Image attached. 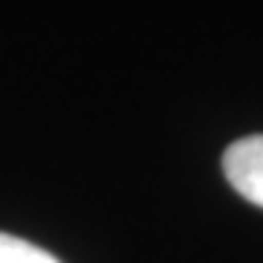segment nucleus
Instances as JSON below:
<instances>
[{
	"mask_svg": "<svg viewBox=\"0 0 263 263\" xmlns=\"http://www.w3.org/2000/svg\"><path fill=\"white\" fill-rule=\"evenodd\" d=\"M228 184L252 205L263 208V135L234 141L222 155Z\"/></svg>",
	"mask_w": 263,
	"mask_h": 263,
	"instance_id": "1",
	"label": "nucleus"
},
{
	"mask_svg": "<svg viewBox=\"0 0 263 263\" xmlns=\"http://www.w3.org/2000/svg\"><path fill=\"white\" fill-rule=\"evenodd\" d=\"M0 263H62L41 246L0 231Z\"/></svg>",
	"mask_w": 263,
	"mask_h": 263,
	"instance_id": "2",
	"label": "nucleus"
}]
</instances>
